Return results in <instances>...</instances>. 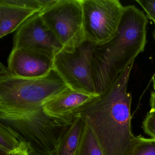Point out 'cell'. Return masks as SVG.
I'll return each instance as SVG.
<instances>
[{
  "label": "cell",
  "instance_id": "1",
  "mask_svg": "<svg viewBox=\"0 0 155 155\" xmlns=\"http://www.w3.org/2000/svg\"><path fill=\"white\" fill-rule=\"evenodd\" d=\"M133 63L77 114L92 130L104 155H132L142 137L131 130L132 97L127 86Z\"/></svg>",
  "mask_w": 155,
  "mask_h": 155
},
{
  "label": "cell",
  "instance_id": "2",
  "mask_svg": "<svg viewBox=\"0 0 155 155\" xmlns=\"http://www.w3.org/2000/svg\"><path fill=\"white\" fill-rule=\"evenodd\" d=\"M148 22L146 14L135 5L124 6L116 36L105 44L94 45L91 68L98 95L144 51Z\"/></svg>",
  "mask_w": 155,
  "mask_h": 155
},
{
  "label": "cell",
  "instance_id": "3",
  "mask_svg": "<svg viewBox=\"0 0 155 155\" xmlns=\"http://www.w3.org/2000/svg\"><path fill=\"white\" fill-rule=\"evenodd\" d=\"M74 118L52 117L43 108L26 112L0 111V124L26 145L29 155H54Z\"/></svg>",
  "mask_w": 155,
  "mask_h": 155
},
{
  "label": "cell",
  "instance_id": "4",
  "mask_svg": "<svg viewBox=\"0 0 155 155\" xmlns=\"http://www.w3.org/2000/svg\"><path fill=\"white\" fill-rule=\"evenodd\" d=\"M54 69L39 78H24L0 65V111L22 112L43 108L46 102L68 89Z\"/></svg>",
  "mask_w": 155,
  "mask_h": 155
},
{
  "label": "cell",
  "instance_id": "5",
  "mask_svg": "<svg viewBox=\"0 0 155 155\" xmlns=\"http://www.w3.org/2000/svg\"><path fill=\"white\" fill-rule=\"evenodd\" d=\"M39 14L63 51L72 52L86 41L81 0H55Z\"/></svg>",
  "mask_w": 155,
  "mask_h": 155
},
{
  "label": "cell",
  "instance_id": "6",
  "mask_svg": "<svg viewBox=\"0 0 155 155\" xmlns=\"http://www.w3.org/2000/svg\"><path fill=\"white\" fill-rule=\"evenodd\" d=\"M87 41L105 44L116 36L124 6L119 0H81Z\"/></svg>",
  "mask_w": 155,
  "mask_h": 155
},
{
  "label": "cell",
  "instance_id": "7",
  "mask_svg": "<svg viewBox=\"0 0 155 155\" xmlns=\"http://www.w3.org/2000/svg\"><path fill=\"white\" fill-rule=\"evenodd\" d=\"M94 46L86 41L72 52L60 51L54 57L53 67L54 70L70 88L98 96L91 68V55Z\"/></svg>",
  "mask_w": 155,
  "mask_h": 155
},
{
  "label": "cell",
  "instance_id": "8",
  "mask_svg": "<svg viewBox=\"0 0 155 155\" xmlns=\"http://www.w3.org/2000/svg\"><path fill=\"white\" fill-rule=\"evenodd\" d=\"M13 48L27 50L53 58L62 50L61 45L39 13L29 19L17 30L13 38Z\"/></svg>",
  "mask_w": 155,
  "mask_h": 155
},
{
  "label": "cell",
  "instance_id": "9",
  "mask_svg": "<svg viewBox=\"0 0 155 155\" xmlns=\"http://www.w3.org/2000/svg\"><path fill=\"white\" fill-rule=\"evenodd\" d=\"M55 0H0V38L17 31Z\"/></svg>",
  "mask_w": 155,
  "mask_h": 155
},
{
  "label": "cell",
  "instance_id": "10",
  "mask_svg": "<svg viewBox=\"0 0 155 155\" xmlns=\"http://www.w3.org/2000/svg\"><path fill=\"white\" fill-rule=\"evenodd\" d=\"M53 58L41 53L12 49L8 59V68L12 74L24 78H39L53 69Z\"/></svg>",
  "mask_w": 155,
  "mask_h": 155
},
{
  "label": "cell",
  "instance_id": "11",
  "mask_svg": "<svg viewBox=\"0 0 155 155\" xmlns=\"http://www.w3.org/2000/svg\"><path fill=\"white\" fill-rule=\"evenodd\" d=\"M97 96L69 88L46 102L43 109L47 114L56 117H74Z\"/></svg>",
  "mask_w": 155,
  "mask_h": 155
},
{
  "label": "cell",
  "instance_id": "12",
  "mask_svg": "<svg viewBox=\"0 0 155 155\" xmlns=\"http://www.w3.org/2000/svg\"><path fill=\"white\" fill-rule=\"evenodd\" d=\"M86 124L78 115L62 137L54 155H76Z\"/></svg>",
  "mask_w": 155,
  "mask_h": 155
},
{
  "label": "cell",
  "instance_id": "13",
  "mask_svg": "<svg viewBox=\"0 0 155 155\" xmlns=\"http://www.w3.org/2000/svg\"><path fill=\"white\" fill-rule=\"evenodd\" d=\"M76 155H104L96 137L86 124Z\"/></svg>",
  "mask_w": 155,
  "mask_h": 155
},
{
  "label": "cell",
  "instance_id": "14",
  "mask_svg": "<svg viewBox=\"0 0 155 155\" xmlns=\"http://www.w3.org/2000/svg\"><path fill=\"white\" fill-rule=\"evenodd\" d=\"M25 144L3 125L0 124V149L7 154L21 148Z\"/></svg>",
  "mask_w": 155,
  "mask_h": 155
},
{
  "label": "cell",
  "instance_id": "15",
  "mask_svg": "<svg viewBox=\"0 0 155 155\" xmlns=\"http://www.w3.org/2000/svg\"><path fill=\"white\" fill-rule=\"evenodd\" d=\"M132 155H155V139L141 137Z\"/></svg>",
  "mask_w": 155,
  "mask_h": 155
},
{
  "label": "cell",
  "instance_id": "16",
  "mask_svg": "<svg viewBox=\"0 0 155 155\" xmlns=\"http://www.w3.org/2000/svg\"><path fill=\"white\" fill-rule=\"evenodd\" d=\"M142 127L146 134L155 139V110L150 109L147 112Z\"/></svg>",
  "mask_w": 155,
  "mask_h": 155
},
{
  "label": "cell",
  "instance_id": "17",
  "mask_svg": "<svg viewBox=\"0 0 155 155\" xmlns=\"http://www.w3.org/2000/svg\"><path fill=\"white\" fill-rule=\"evenodd\" d=\"M143 11L148 19L155 22V0H136Z\"/></svg>",
  "mask_w": 155,
  "mask_h": 155
},
{
  "label": "cell",
  "instance_id": "18",
  "mask_svg": "<svg viewBox=\"0 0 155 155\" xmlns=\"http://www.w3.org/2000/svg\"><path fill=\"white\" fill-rule=\"evenodd\" d=\"M4 155H29L28 149L26 145H24L20 148L9 152L7 154H3Z\"/></svg>",
  "mask_w": 155,
  "mask_h": 155
},
{
  "label": "cell",
  "instance_id": "19",
  "mask_svg": "<svg viewBox=\"0 0 155 155\" xmlns=\"http://www.w3.org/2000/svg\"><path fill=\"white\" fill-rule=\"evenodd\" d=\"M153 90L151 91L150 94V109L155 110V81L153 79Z\"/></svg>",
  "mask_w": 155,
  "mask_h": 155
},
{
  "label": "cell",
  "instance_id": "20",
  "mask_svg": "<svg viewBox=\"0 0 155 155\" xmlns=\"http://www.w3.org/2000/svg\"><path fill=\"white\" fill-rule=\"evenodd\" d=\"M154 26H155V28H154V31H153V33H152V35H153V38L155 41V22H154Z\"/></svg>",
  "mask_w": 155,
  "mask_h": 155
}]
</instances>
